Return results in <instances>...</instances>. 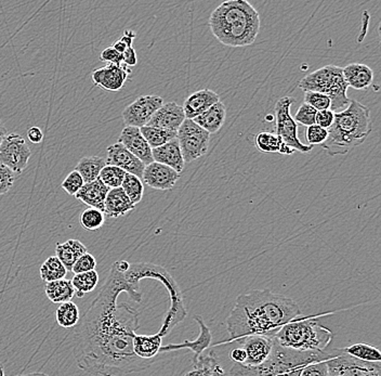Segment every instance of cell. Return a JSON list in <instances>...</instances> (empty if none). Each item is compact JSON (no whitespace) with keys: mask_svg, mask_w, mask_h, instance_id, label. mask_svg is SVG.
Returning <instances> with one entry per match:
<instances>
[{"mask_svg":"<svg viewBox=\"0 0 381 376\" xmlns=\"http://www.w3.org/2000/svg\"><path fill=\"white\" fill-rule=\"evenodd\" d=\"M122 293L138 304L142 301L141 291L127 282L124 269L116 261L99 294L74 328L77 367L91 375H126L143 371L155 361L143 360L133 352V336L140 327L139 311L125 303L118 304Z\"/></svg>","mask_w":381,"mask_h":376,"instance_id":"obj_1","label":"cell"},{"mask_svg":"<svg viewBox=\"0 0 381 376\" xmlns=\"http://www.w3.org/2000/svg\"><path fill=\"white\" fill-rule=\"evenodd\" d=\"M297 303L268 290L241 294L226 319L231 340L241 342L255 335L274 336L281 328L301 315Z\"/></svg>","mask_w":381,"mask_h":376,"instance_id":"obj_2","label":"cell"},{"mask_svg":"<svg viewBox=\"0 0 381 376\" xmlns=\"http://www.w3.org/2000/svg\"><path fill=\"white\" fill-rule=\"evenodd\" d=\"M209 28L222 45L247 47L259 34L260 16L247 0H228L210 14Z\"/></svg>","mask_w":381,"mask_h":376,"instance_id":"obj_3","label":"cell"},{"mask_svg":"<svg viewBox=\"0 0 381 376\" xmlns=\"http://www.w3.org/2000/svg\"><path fill=\"white\" fill-rule=\"evenodd\" d=\"M372 130L370 109L357 100H350L347 109L335 113L334 122L328 130V139L320 147L330 157L345 155L361 145Z\"/></svg>","mask_w":381,"mask_h":376,"instance_id":"obj_4","label":"cell"},{"mask_svg":"<svg viewBox=\"0 0 381 376\" xmlns=\"http://www.w3.org/2000/svg\"><path fill=\"white\" fill-rule=\"evenodd\" d=\"M125 278L135 290L140 291L139 286H140L141 280L154 279L164 284L166 290L169 293L172 305L164 318L160 331L157 332L158 335L165 338L187 317V311L185 308L184 301H183L182 292L176 280L166 268L152 263H130L129 269L125 272Z\"/></svg>","mask_w":381,"mask_h":376,"instance_id":"obj_5","label":"cell"},{"mask_svg":"<svg viewBox=\"0 0 381 376\" xmlns=\"http://www.w3.org/2000/svg\"><path fill=\"white\" fill-rule=\"evenodd\" d=\"M328 352H298L285 348L274 340V346L266 362L249 367L235 363L231 376H299L303 367L309 363L324 360Z\"/></svg>","mask_w":381,"mask_h":376,"instance_id":"obj_6","label":"cell"},{"mask_svg":"<svg viewBox=\"0 0 381 376\" xmlns=\"http://www.w3.org/2000/svg\"><path fill=\"white\" fill-rule=\"evenodd\" d=\"M274 340L285 348L298 352H326L333 333L314 319L293 320L281 328Z\"/></svg>","mask_w":381,"mask_h":376,"instance_id":"obj_7","label":"cell"},{"mask_svg":"<svg viewBox=\"0 0 381 376\" xmlns=\"http://www.w3.org/2000/svg\"><path fill=\"white\" fill-rule=\"evenodd\" d=\"M305 93H318L328 95L332 101L330 110L338 112L347 109L350 99L347 97L348 87L343 78V68L326 66L310 73L298 84Z\"/></svg>","mask_w":381,"mask_h":376,"instance_id":"obj_8","label":"cell"},{"mask_svg":"<svg viewBox=\"0 0 381 376\" xmlns=\"http://www.w3.org/2000/svg\"><path fill=\"white\" fill-rule=\"evenodd\" d=\"M184 163H191L207 153L210 135L192 120H185L177 132Z\"/></svg>","mask_w":381,"mask_h":376,"instance_id":"obj_9","label":"cell"},{"mask_svg":"<svg viewBox=\"0 0 381 376\" xmlns=\"http://www.w3.org/2000/svg\"><path fill=\"white\" fill-rule=\"evenodd\" d=\"M328 376H381V363L365 362L348 356L343 348L328 352Z\"/></svg>","mask_w":381,"mask_h":376,"instance_id":"obj_10","label":"cell"},{"mask_svg":"<svg viewBox=\"0 0 381 376\" xmlns=\"http://www.w3.org/2000/svg\"><path fill=\"white\" fill-rule=\"evenodd\" d=\"M293 98L285 95L281 98L276 105V134L281 137L285 145L291 147L295 151L301 153H309L313 147L303 145L298 138V125L296 124L291 115V107L293 105Z\"/></svg>","mask_w":381,"mask_h":376,"instance_id":"obj_11","label":"cell"},{"mask_svg":"<svg viewBox=\"0 0 381 376\" xmlns=\"http://www.w3.org/2000/svg\"><path fill=\"white\" fill-rule=\"evenodd\" d=\"M31 157L32 151L20 135H7L0 145V163L14 174H20L27 167Z\"/></svg>","mask_w":381,"mask_h":376,"instance_id":"obj_12","label":"cell"},{"mask_svg":"<svg viewBox=\"0 0 381 376\" xmlns=\"http://www.w3.org/2000/svg\"><path fill=\"white\" fill-rule=\"evenodd\" d=\"M162 105L164 100L160 95H141L124 110L122 120L126 126L145 127Z\"/></svg>","mask_w":381,"mask_h":376,"instance_id":"obj_13","label":"cell"},{"mask_svg":"<svg viewBox=\"0 0 381 376\" xmlns=\"http://www.w3.org/2000/svg\"><path fill=\"white\" fill-rule=\"evenodd\" d=\"M246 352V361L241 365L254 367L268 360L274 346V336L255 335L244 338L239 342Z\"/></svg>","mask_w":381,"mask_h":376,"instance_id":"obj_14","label":"cell"},{"mask_svg":"<svg viewBox=\"0 0 381 376\" xmlns=\"http://www.w3.org/2000/svg\"><path fill=\"white\" fill-rule=\"evenodd\" d=\"M131 74L130 68L120 64H108L104 68H97L91 75L93 84L108 91H118L124 87L127 78Z\"/></svg>","mask_w":381,"mask_h":376,"instance_id":"obj_15","label":"cell"},{"mask_svg":"<svg viewBox=\"0 0 381 376\" xmlns=\"http://www.w3.org/2000/svg\"><path fill=\"white\" fill-rule=\"evenodd\" d=\"M180 179V174L164 164L153 163L145 166L142 180L150 188L158 191H169L174 189Z\"/></svg>","mask_w":381,"mask_h":376,"instance_id":"obj_16","label":"cell"},{"mask_svg":"<svg viewBox=\"0 0 381 376\" xmlns=\"http://www.w3.org/2000/svg\"><path fill=\"white\" fill-rule=\"evenodd\" d=\"M105 161L106 165L116 166L127 174H133L135 177L142 180L145 164L140 160L137 159L135 155H131L128 150L120 142L114 143L108 147V157Z\"/></svg>","mask_w":381,"mask_h":376,"instance_id":"obj_17","label":"cell"},{"mask_svg":"<svg viewBox=\"0 0 381 376\" xmlns=\"http://www.w3.org/2000/svg\"><path fill=\"white\" fill-rule=\"evenodd\" d=\"M118 142L124 145L131 155L140 160L145 166L153 163L151 147L141 134L140 128L126 126L120 134Z\"/></svg>","mask_w":381,"mask_h":376,"instance_id":"obj_18","label":"cell"},{"mask_svg":"<svg viewBox=\"0 0 381 376\" xmlns=\"http://www.w3.org/2000/svg\"><path fill=\"white\" fill-rule=\"evenodd\" d=\"M187 120L181 105L174 103H164L154 114L147 126L162 130L178 132L181 125Z\"/></svg>","mask_w":381,"mask_h":376,"instance_id":"obj_19","label":"cell"},{"mask_svg":"<svg viewBox=\"0 0 381 376\" xmlns=\"http://www.w3.org/2000/svg\"><path fill=\"white\" fill-rule=\"evenodd\" d=\"M220 97L218 93L210 89H202L189 95L184 103H183V111H184L187 120H194L197 116L207 111L209 108L216 103H219Z\"/></svg>","mask_w":381,"mask_h":376,"instance_id":"obj_20","label":"cell"},{"mask_svg":"<svg viewBox=\"0 0 381 376\" xmlns=\"http://www.w3.org/2000/svg\"><path fill=\"white\" fill-rule=\"evenodd\" d=\"M194 319L199 325V338L195 340H184L181 344H169L166 345V346H162L160 354V352H174V350H179V349H189V350H192L194 352L193 361L197 360L199 356H202L206 349L209 347L210 343H212V333H210L209 328L204 322L203 318L197 315Z\"/></svg>","mask_w":381,"mask_h":376,"instance_id":"obj_21","label":"cell"},{"mask_svg":"<svg viewBox=\"0 0 381 376\" xmlns=\"http://www.w3.org/2000/svg\"><path fill=\"white\" fill-rule=\"evenodd\" d=\"M152 155H153L154 162L164 164V165L176 170L179 174H181L184 169V160H183L180 145H179L177 138L162 145V147L152 149Z\"/></svg>","mask_w":381,"mask_h":376,"instance_id":"obj_22","label":"cell"},{"mask_svg":"<svg viewBox=\"0 0 381 376\" xmlns=\"http://www.w3.org/2000/svg\"><path fill=\"white\" fill-rule=\"evenodd\" d=\"M343 78L348 87L355 90H364L374 82V70L363 63H351L343 68Z\"/></svg>","mask_w":381,"mask_h":376,"instance_id":"obj_23","label":"cell"},{"mask_svg":"<svg viewBox=\"0 0 381 376\" xmlns=\"http://www.w3.org/2000/svg\"><path fill=\"white\" fill-rule=\"evenodd\" d=\"M135 209V205L131 202L122 188L108 191L104 202V215L110 218L122 217Z\"/></svg>","mask_w":381,"mask_h":376,"instance_id":"obj_24","label":"cell"},{"mask_svg":"<svg viewBox=\"0 0 381 376\" xmlns=\"http://www.w3.org/2000/svg\"><path fill=\"white\" fill-rule=\"evenodd\" d=\"M108 191L110 189L98 178L95 182L85 184L75 197L84 204L88 205L89 207L99 209L103 213L104 202H105Z\"/></svg>","mask_w":381,"mask_h":376,"instance_id":"obj_25","label":"cell"},{"mask_svg":"<svg viewBox=\"0 0 381 376\" xmlns=\"http://www.w3.org/2000/svg\"><path fill=\"white\" fill-rule=\"evenodd\" d=\"M226 108L221 101L212 105L201 115L192 120L199 127L203 128L208 134H216L221 130L226 122Z\"/></svg>","mask_w":381,"mask_h":376,"instance_id":"obj_26","label":"cell"},{"mask_svg":"<svg viewBox=\"0 0 381 376\" xmlns=\"http://www.w3.org/2000/svg\"><path fill=\"white\" fill-rule=\"evenodd\" d=\"M162 336L157 333L153 335L135 334L133 336V352L143 360H156L162 348Z\"/></svg>","mask_w":381,"mask_h":376,"instance_id":"obj_27","label":"cell"},{"mask_svg":"<svg viewBox=\"0 0 381 376\" xmlns=\"http://www.w3.org/2000/svg\"><path fill=\"white\" fill-rule=\"evenodd\" d=\"M86 253H88V249L78 240L72 239L56 245V256L63 263L68 271H71L74 263Z\"/></svg>","mask_w":381,"mask_h":376,"instance_id":"obj_28","label":"cell"},{"mask_svg":"<svg viewBox=\"0 0 381 376\" xmlns=\"http://www.w3.org/2000/svg\"><path fill=\"white\" fill-rule=\"evenodd\" d=\"M224 371L214 352L202 355L193 361V370L183 376H224Z\"/></svg>","mask_w":381,"mask_h":376,"instance_id":"obj_29","label":"cell"},{"mask_svg":"<svg viewBox=\"0 0 381 376\" xmlns=\"http://www.w3.org/2000/svg\"><path fill=\"white\" fill-rule=\"evenodd\" d=\"M45 293L47 298L53 304H64V303L71 302L75 296L72 281L68 279L46 283Z\"/></svg>","mask_w":381,"mask_h":376,"instance_id":"obj_30","label":"cell"},{"mask_svg":"<svg viewBox=\"0 0 381 376\" xmlns=\"http://www.w3.org/2000/svg\"><path fill=\"white\" fill-rule=\"evenodd\" d=\"M106 165L105 159L100 157H83L76 165L75 170L79 172L85 184L95 182L99 178L100 172Z\"/></svg>","mask_w":381,"mask_h":376,"instance_id":"obj_31","label":"cell"},{"mask_svg":"<svg viewBox=\"0 0 381 376\" xmlns=\"http://www.w3.org/2000/svg\"><path fill=\"white\" fill-rule=\"evenodd\" d=\"M73 288L75 290V295L78 298H83L85 295L93 292L97 288L99 284V273L95 270L85 272V273L74 274V277L71 280Z\"/></svg>","mask_w":381,"mask_h":376,"instance_id":"obj_32","label":"cell"},{"mask_svg":"<svg viewBox=\"0 0 381 376\" xmlns=\"http://www.w3.org/2000/svg\"><path fill=\"white\" fill-rule=\"evenodd\" d=\"M348 356L365 361V362L381 363V352L378 348L368 344H355L343 348Z\"/></svg>","mask_w":381,"mask_h":376,"instance_id":"obj_33","label":"cell"},{"mask_svg":"<svg viewBox=\"0 0 381 376\" xmlns=\"http://www.w3.org/2000/svg\"><path fill=\"white\" fill-rule=\"evenodd\" d=\"M68 270L57 256H51L46 259L41 267V278L46 283L66 279Z\"/></svg>","mask_w":381,"mask_h":376,"instance_id":"obj_34","label":"cell"},{"mask_svg":"<svg viewBox=\"0 0 381 376\" xmlns=\"http://www.w3.org/2000/svg\"><path fill=\"white\" fill-rule=\"evenodd\" d=\"M56 320L60 327L64 329H73L76 327L80 320V311L74 303H64L60 305L59 308L56 311Z\"/></svg>","mask_w":381,"mask_h":376,"instance_id":"obj_35","label":"cell"},{"mask_svg":"<svg viewBox=\"0 0 381 376\" xmlns=\"http://www.w3.org/2000/svg\"><path fill=\"white\" fill-rule=\"evenodd\" d=\"M141 134L145 137V140L149 143L151 149L162 147L169 141L177 138L176 132L162 130V128L152 127V126H145L140 128Z\"/></svg>","mask_w":381,"mask_h":376,"instance_id":"obj_36","label":"cell"},{"mask_svg":"<svg viewBox=\"0 0 381 376\" xmlns=\"http://www.w3.org/2000/svg\"><path fill=\"white\" fill-rule=\"evenodd\" d=\"M120 188L124 190L133 204L137 205L141 202L143 193H145V186H143L142 180L140 178L135 177L131 174H126Z\"/></svg>","mask_w":381,"mask_h":376,"instance_id":"obj_37","label":"cell"},{"mask_svg":"<svg viewBox=\"0 0 381 376\" xmlns=\"http://www.w3.org/2000/svg\"><path fill=\"white\" fill-rule=\"evenodd\" d=\"M283 140L273 132H262L256 137V145L260 152L276 153L280 151Z\"/></svg>","mask_w":381,"mask_h":376,"instance_id":"obj_38","label":"cell"},{"mask_svg":"<svg viewBox=\"0 0 381 376\" xmlns=\"http://www.w3.org/2000/svg\"><path fill=\"white\" fill-rule=\"evenodd\" d=\"M127 172L116 166L105 165L99 174V179L111 189L120 188Z\"/></svg>","mask_w":381,"mask_h":376,"instance_id":"obj_39","label":"cell"},{"mask_svg":"<svg viewBox=\"0 0 381 376\" xmlns=\"http://www.w3.org/2000/svg\"><path fill=\"white\" fill-rule=\"evenodd\" d=\"M104 222H105V215L101 211L97 209H85L80 215L81 227L88 231H95V230L101 229L103 227Z\"/></svg>","mask_w":381,"mask_h":376,"instance_id":"obj_40","label":"cell"},{"mask_svg":"<svg viewBox=\"0 0 381 376\" xmlns=\"http://www.w3.org/2000/svg\"><path fill=\"white\" fill-rule=\"evenodd\" d=\"M306 105H309L310 107L315 109L316 111H325V110H330L332 101L328 95H322L318 93H305Z\"/></svg>","mask_w":381,"mask_h":376,"instance_id":"obj_41","label":"cell"},{"mask_svg":"<svg viewBox=\"0 0 381 376\" xmlns=\"http://www.w3.org/2000/svg\"><path fill=\"white\" fill-rule=\"evenodd\" d=\"M316 113H318V111H316L315 109L310 107L309 105L303 103V105H301V108L298 109L293 120H295L296 124L297 125L301 124L303 125V126H307V127H310L312 125H315Z\"/></svg>","mask_w":381,"mask_h":376,"instance_id":"obj_42","label":"cell"},{"mask_svg":"<svg viewBox=\"0 0 381 376\" xmlns=\"http://www.w3.org/2000/svg\"><path fill=\"white\" fill-rule=\"evenodd\" d=\"M84 184V179L81 178L79 172H76V170H73L72 172L68 174V177L63 180V182H62V189H63L68 194L75 197V195L77 194V192L83 188Z\"/></svg>","mask_w":381,"mask_h":376,"instance_id":"obj_43","label":"cell"},{"mask_svg":"<svg viewBox=\"0 0 381 376\" xmlns=\"http://www.w3.org/2000/svg\"><path fill=\"white\" fill-rule=\"evenodd\" d=\"M95 267H97V261L95 256H93L90 253H86L74 263L71 271L74 274L85 273V272L95 270Z\"/></svg>","mask_w":381,"mask_h":376,"instance_id":"obj_44","label":"cell"},{"mask_svg":"<svg viewBox=\"0 0 381 376\" xmlns=\"http://www.w3.org/2000/svg\"><path fill=\"white\" fill-rule=\"evenodd\" d=\"M328 130L320 127L318 125H312L308 127L307 132H306V138H307L308 143L311 147L314 145H322L328 139Z\"/></svg>","mask_w":381,"mask_h":376,"instance_id":"obj_45","label":"cell"},{"mask_svg":"<svg viewBox=\"0 0 381 376\" xmlns=\"http://www.w3.org/2000/svg\"><path fill=\"white\" fill-rule=\"evenodd\" d=\"M299 376H328V358L306 365Z\"/></svg>","mask_w":381,"mask_h":376,"instance_id":"obj_46","label":"cell"},{"mask_svg":"<svg viewBox=\"0 0 381 376\" xmlns=\"http://www.w3.org/2000/svg\"><path fill=\"white\" fill-rule=\"evenodd\" d=\"M14 182H16L14 172L7 166L0 163V195L9 192L14 187Z\"/></svg>","mask_w":381,"mask_h":376,"instance_id":"obj_47","label":"cell"},{"mask_svg":"<svg viewBox=\"0 0 381 376\" xmlns=\"http://www.w3.org/2000/svg\"><path fill=\"white\" fill-rule=\"evenodd\" d=\"M100 59L108 64H115V66L122 64V55L118 53L113 47H108L104 49L101 53V56H100Z\"/></svg>","mask_w":381,"mask_h":376,"instance_id":"obj_48","label":"cell"},{"mask_svg":"<svg viewBox=\"0 0 381 376\" xmlns=\"http://www.w3.org/2000/svg\"><path fill=\"white\" fill-rule=\"evenodd\" d=\"M335 120V113L332 110H325L316 113L315 125L324 130H328L332 126Z\"/></svg>","mask_w":381,"mask_h":376,"instance_id":"obj_49","label":"cell"},{"mask_svg":"<svg viewBox=\"0 0 381 376\" xmlns=\"http://www.w3.org/2000/svg\"><path fill=\"white\" fill-rule=\"evenodd\" d=\"M138 63V58H137V53L132 47L127 48L126 51L122 53V64L128 66H135Z\"/></svg>","mask_w":381,"mask_h":376,"instance_id":"obj_50","label":"cell"},{"mask_svg":"<svg viewBox=\"0 0 381 376\" xmlns=\"http://www.w3.org/2000/svg\"><path fill=\"white\" fill-rule=\"evenodd\" d=\"M27 138L30 139L31 142L38 145L43 140V134L39 127H31L27 130Z\"/></svg>","mask_w":381,"mask_h":376,"instance_id":"obj_51","label":"cell"},{"mask_svg":"<svg viewBox=\"0 0 381 376\" xmlns=\"http://www.w3.org/2000/svg\"><path fill=\"white\" fill-rule=\"evenodd\" d=\"M230 357L234 361V363H237V365H244L245 361H246V352H245V350L241 347L232 349Z\"/></svg>","mask_w":381,"mask_h":376,"instance_id":"obj_52","label":"cell"},{"mask_svg":"<svg viewBox=\"0 0 381 376\" xmlns=\"http://www.w3.org/2000/svg\"><path fill=\"white\" fill-rule=\"evenodd\" d=\"M135 36H137V35H135V33L133 32V31L127 30L125 31L124 36H122L120 41H122L127 47L130 48L132 47V41L133 39L135 38Z\"/></svg>","mask_w":381,"mask_h":376,"instance_id":"obj_53","label":"cell"},{"mask_svg":"<svg viewBox=\"0 0 381 376\" xmlns=\"http://www.w3.org/2000/svg\"><path fill=\"white\" fill-rule=\"evenodd\" d=\"M278 153L282 155H286V157H289V155H293L295 153V150L291 149V147H288V145H285L284 142H283V145H281L280 151H278Z\"/></svg>","mask_w":381,"mask_h":376,"instance_id":"obj_54","label":"cell"},{"mask_svg":"<svg viewBox=\"0 0 381 376\" xmlns=\"http://www.w3.org/2000/svg\"><path fill=\"white\" fill-rule=\"evenodd\" d=\"M113 48L114 49L116 50V51H118V53H120V55H122V53H124L125 51H126V49L128 47H127V46L125 45V43H122V41H115V43H114Z\"/></svg>","mask_w":381,"mask_h":376,"instance_id":"obj_55","label":"cell"},{"mask_svg":"<svg viewBox=\"0 0 381 376\" xmlns=\"http://www.w3.org/2000/svg\"><path fill=\"white\" fill-rule=\"evenodd\" d=\"M0 376H6L5 371H4V367L0 365ZM16 376H49L45 373H39V372H33V373H26V374H20V375Z\"/></svg>","mask_w":381,"mask_h":376,"instance_id":"obj_56","label":"cell"},{"mask_svg":"<svg viewBox=\"0 0 381 376\" xmlns=\"http://www.w3.org/2000/svg\"><path fill=\"white\" fill-rule=\"evenodd\" d=\"M6 136H7V130L4 127V125L1 124V120H0V145H1V142H3Z\"/></svg>","mask_w":381,"mask_h":376,"instance_id":"obj_57","label":"cell"}]
</instances>
